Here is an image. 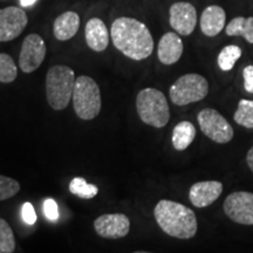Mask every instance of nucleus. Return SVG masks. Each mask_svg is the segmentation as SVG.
Returning <instances> with one entry per match:
<instances>
[{
	"mask_svg": "<svg viewBox=\"0 0 253 253\" xmlns=\"http://www.w3.org/2000/svg\"><path fill=\"white\" fill-rule=\"evenodd\" d=\"M112 40L116 49L126 58L141 61L149 58L154 50V39L149 28L137 19L122 17L112 25Z\"/></svg>",
	"mask_w": 253,
	"mask_h": 253,
	"instance_id": "1",
	"label": "nucleus"
},
{
	"mask_svg": "<svg viewBox=\"0 0 253 253\" xmlns=\"http://www.w3.org/2000/svg\"><path fill=\"white\" fill-rule=\"evenodd\" d=\"M154 214L158 226L170 237L190 239L197 233V217L191 209L181 203L162 199L155 207Z\"/></svg>",
	"mask_w": 253,
	"mask_h": 253,
	"instance_id": "2",
	"label": "nucleus"
},
{
	"mask_svg": "<svg viewBox=\"0 0 253 253\" xmlns=\"http://www.w3.org/2000/svg\"><path fill=\"white\" fill-rule=\"evenodd\" d=\"M75 81V73L68 66L56 65L48 69L46 75V96L53 109L67 108L73 97Z\"/></svg>",
	"mask_w": 253,
	"mask_h": 253,
	"instance_id": "3",
	"label": "nucleus"
},
{
	"mask_svg": "<svg viewBox=\"0 0 253 253\" xmlns=\"http://www.w3.org/2000/svg\"><path fill=\"white\" fill-rule=\"evenodd\" d=\"M136 109L142 122L154 128H163L170 120L166 95L156 88H144L137 94Z\"/></svg>",
	"mask_w": 253,
	"mask_h": 253,
	"instance_id": "4",
	"label": "nucleus"
},
{
	"mask_svg": "<svg viewBox=\"0 0 253 253\" xmlns=\"http://www.w3.org/2000/svg\"><path fill=\"white\" fill-rule=\"evenodd\" d=\"M73 104L78 118L90 121L101 112V91L93 79L86 75L77 78L73 90Z\"/></svg>",
	"mask_w": 253,
	"mask_h": 253,
	"instance_id": "5",
	"label": "nucleus"
},
{
	"mask_svg": "<svg viewBox=\"0 0 253 253\" xmlns=\"http://www.w3.org/2000/svg\"><path fill=\"white\" fill-rule=\"evenodd\" d=\"M209 93V82L199 74L190 73L177 79L170 87V100L176 106H188L198 102L207 97Z\"/></svg>",
	"mask_w": 253,
	"mask_h": 253,
	"instance_id": "6",
	"label": "nucleus"
},
{
	"mask_svg": "<svg viewBox=\"0 0 253 253\" xmlns=\"http://www.w3.org/2000/svg\"><path fill=\"white\" fill-rule=\"evenodd\" d=\"M199 128L207 137L219 144H225L233 138V128L219 112L212 108H204L198 113Z\"/></svg>",
	"mask_w": 253,
	"mask_h": 253,
	"instance_id": "7",
	"label": "nucleus"
},
{
	"mask_svg": "<svg viewBox=\"0 0 253 253\" xmlns=\"http://www.w3.org/2000/svg\"><path fill=\"white\" fill-rule=\"evenodd\" d=\"M224 212L231 220L242 225H253V194L236 191L225 198Z\"/></svg>",
	"mask_w": 253,
	"mask_h": 253,
	"instance_id": "8",
	"label": "nucleus"
},
{
	"mask_svg": "<svg viewBox=\"0 0 253 253\" xmlns=\"http://www.w3.org/2000/svg\"><path fill=\"white\" fill-rule=\"evenodd\" d=\"M46 56V43L38 34H28L25 38L19 55V66L24 73L37 71Z\"/></svg>",
	"mask_w": 253,
	"mask_h": 253,
	"instance_id": "9",
	"label": "nucleus"
},
{
	"mask_svg": "<svg viewBox=\"0 0 253 253\" xmlns=\"http://www.w3.org/2000/svg\"><path fill=\"white\" fill-rule=\"evenodd\" d=\"M28 19L24 9L9 6L0 9V42L11 41L23 33Z\"/></svg>",
	"mask_w": 253,
	"mask_h": 253,
	"instance_id": "10",
	"label": "nucleus"
},
{
	"mask_svg": "<svg viewBox=\"0 0 253 253\" xmlns=\"http://www.w3.org/2000/svg\"><path fill=\"white\" fill-rule=\"evenodd\" d=\"M94 229L100 237L106 239H119L128 236L130 231V220L123 213H108L97 217L94 221Z\"/></svg>",
	"mask_w": 253,
	"mask_h": 253,
	"instance_id": "11",
	"label": "nucleus"
},
{
	"mask_svg": "<svg viewBox=\"0 0 253 253\" xmlns=\"http://www.w3.org/2000/svg\"><path fill=\"white\" fill-rule=\"evenodd\" d=\"M170 25L181 36H190L197 24V11L190 2H175L170 7Z\"/></svg>",
	"mask_w": 253,
	"mask_h": 253,
	"instance_id": "12",
	"label": "nucleus"
},
{
	"mask_svg": "<svg viewBox=\"0 0 253 253\" xmlns=\"http://www.w3.org/2000/svg\"><path fill=\"white\" fill-rule=\"evenodd\" d=\"M221 192H223V184L220 182H198L190 188L189 199L194 207L203 209L214 203L220 197Z\"/></svg>",
	"mask_w": 253,
	"mask_h": 253,
	"instance_id": "13",
	"label": "nucleus"
},
{
	"mask_svg": "<svg viewBox=\"0 0 253 253\" xmlns=\"http://www.w3.org/2000/svg\"><path fill=\"white\" fill-rule=\"evenodd\" d=\"M183 41L175 32H168L158 42L157 56L163 65H173L183 54Z\"/></svg>",
	"mask_w": 253,
	"mask_h": 253,
	"instance_id": "14",
	"label": "nucleus"
},
{
	"mask_svg": "<svg viewBox=\"0 0 253 253\" xmlns=\"http://www.w3.org/2000/svg\"><path fill=\"white\" fill-rule=\"evenodd\" d=\"M87 45L95 52H103L108 47L109 33L106 24L99 18H93L87 21L84 28Z\"/></svg>",
	"mask_w": 253,
	"mask_h": 253,
	"instance_id": "15",
	"label": "nucleus"
},
{
	"mask_svg": "<svg viewBox=\"0 0 253 253\" xmlns=\"http://www.w3.org/2000/svg\"><path fill=\"white\" fill-rule=\"evenodd\" d=\"M226 13L223 7L217 5L208 6L201 17V30L207 37H216L225 26Z\"/></svg>",
	"mask_w": 253,
	"mask_h": 253,
	"instance_id": "16",
	"label": "nucleus"
},
{
	"mask_svg": "<svg viewBox=\"0 0 253 253\" xmlns=\"http://www.w3.org/2000/svg\"><path fill=\"white\" fill-rule=\"evenodd\" d=\"M80 17L77 12L68 11L59 15L53 25V33L59 41H67L78 33Z\"/></svg>",
	"mask_w": 253,
	"mask_h": 253,
	"instance_id": "17",
	"label": "nucleus"
},
{
	"mask_svg": "<svg viewBox=\"0 0 253 253\" xmlns=\"http://www.w3.org/2000/svg\"><path fill=\"white\" fill-rule=\"evenodd\" d=\"M196 137V128L191 122L182 121L177 123L172 130V145L176 150L183 151L190 147Z\"/></svg>",
	"mask_w": 253,
	"mask_h": 253,
	"instance_id": "18",
	"label": "nucleus"
},
{
	"mask_svg": "<svg viewBox=\"0 0 253 253\" xmlns=\"http://www.w3.org/2000/svg\"><path fill=\"white\" fill-rule=\"evenodd\" d=\"M227 36L243 37L249 43H253V17H236L225 28Z\"/></svg>",
	"mask_w": 253,
	"mask_h": 253,
	"instance_id": "19",
	"label": "nucleus"
},
{
	"mask_svg": "<svg viewBox=\"0 0 253 253\" xmlns=\"http://www.w3.org/2000/svg\"><path fill=\"white\" fill-rule=\"evenodd\" d=\"M240 56H242V49H240V47L236 45L225 46L220 50L219 54H218V66H219V68L223 72H229L235 67L236 62L240 59Z\"/></svg>",
	"mask_w": 253,
	"mask_h": 253,
	"instance_id": "20",
	"label": "nucleus"
},
{
	"mask_svg": "<svg viewBox=\"0 0 253 253\" xmlns=\"http://www.w3.org/2000/svg\"><path fill=\"white\" fill-rule=\"evenodd\" d=\"M69 191L73 195L84 199H91L99 194V188L96 185L87 183L82 177H75L69 183Z\"/></svg>",
	"mask_w": 253,
	"mask_h": 253,
	"instance_id": "21",
	"label": "nucleus"
},
{
	"mask_svg": "<svg viewBox=\"0 0 253 253\" xmlns=\"http://www.w3.org/2000/svg\"><path fill=\"white\" fill-rule=\"evenodd\" d=\"M233 119L237 125L253 129V100H240Z\"/></svg>",
	"mask_w": 253,
	"mask_h": 253,
	"instance_id": "22",
	"label": "nucleus"
},
{
	"mask_svg": "<svg viewBox=\"0 0 253 253\" xmlns=\"http://www.w3.org/2000/svg\"><path fill=\"white\" fill-rule=\"evenodd\" d=\"M18 68L14 60L6 53H0V82L11 84L17 79Z\"/></svg>",
	"mask_w": 253,
	"mask_h": 253,
	"instance_id": "23",
	"label": "nucleus"
},
{
	"mask_svg": "<svg viewBox=\"0 0 253 253\" xmlns=\"http://www.w3.org/2000/svg\"><path fill=\"white\" fill-rule=\"evenodd\" d=\"M15 250L14 233L9 224L0 218V251L2 253H13Z\"/></svg>",
	"mask_w": 253,
	"mask_h": 253,
	"instance_id": "24",
	"label": "nucleus"
},
{
	"mask_svg": "<svg viewBox=\"0 0 253 253\" xmlns=\"http://www.w3.org/2000/svg\"><path fill=\"white\" fill-rule=\"evenodd\" d=\"M19 191H20V184L18 181L11 177L0 175V202L14 197Z\"/></svg>",
	"mask_w": 253,
	"mask_h": 253,
	"instance_id": "25",
	"label": "nucleus"
},
{
	"mask_svg": "<svg viewBox=\"0 0 253 253\" xmlns=\"http://www.w3.org/2000/svg\"><path fill=\"white\" fill-rule=\"evenodd\" d=\"M43 212L48 220H56L59 218V209L58 204L55 201H53L52 198L46 199L45 203H43Z\"/></svg>",
	"mask_w": 253,
	"mask_h": 253,
	"instance_id": "26",
	"label": "nucleus"
},
{
	"mask_svg": "<svg viewBox=\"0 0 253 253\" xmlns=\"http://www.w3.org/2000/svg\"><path fill=\"white\" fill-rule=\"evenodd\" d=\"M21 213H23V219L27 225H34V223L37 221V213L33 205H32L30 202H27V203H25L23 205V211H21Z\"/></svg>",
	"mask_w": 253,
	"mask_h": 253,
	"instance_id": "27",
	"label": "nucleus"
},
{
	"mask_svg": "<svg viewBox=\"0 0 253 253\" xmlns=\"http://www.w3.org/2000/svg\"><path fill=\"white\" fill-rule=\"evenodd\" d=\"M243 78H244V88L250 94H253V65L246 66L243 71Z\"/></svg>",
	"mask_w": 253,
	"mask_h": 253,
	"instance_id": "28",
	"label": "nucleus"
},
{
	"mask_svg": "<svg viewBox=\"0 0 253 253\" xmlns=\"http://www.w3.org/2000/svg\"><path fill=\"white\" fill-rule=\"evenodd\" d=\"M246 163H248L249 169L251 170L253 173V147L250 148V150L248 151V155H246Z\"/></svg>",
	"mask_w": 253,
	"mask_h": 253,
	"instance_id": "29",
	"label": "nucleus"
},
{
	"mask_svg": "<svg viewBox=\"0 0 253 253\" xmlns=\"http://www.w3.org/2000/svg\"><path fill=\"white\" fill-rule=\"evenodd\" d=\"M20 1V5L23 6V7H31V6H33L38 0H19Z\"/></svg>",
	"mask_w": 253,
	"mask_h": 253,
	"instance_id": "30",
	"label": "nucleus"
},
{
	"mask_svg": "<svg viewBox=\"0 0 253 253\" xmlns=\"http://www.w3.org/2000/svg\"><path fill=\"white\" fill-rule=\"evenodd\" d=\"M132 253H151V252H147V251H136V252H132Z\"/></svg>",
	"mask_w": 253,
	"mask_h": 253,
	"instance_id": "31",
	"label": "nucleus"
},
{
	"mask_svg": "<svg viewBox=\"0 0 253 253\" xmlns=\"http://www.w3.org/2000/svg\"><path fill=\"white\" fill-rule=\"evenodd\" d=\"M0 253H2V252H1V251H0Z\"/></svg>",
	"mask_w": 253,
	"mask_h": 253,
	"instance_id": "32",
	"label": "nucleus"
}]
</instances>
